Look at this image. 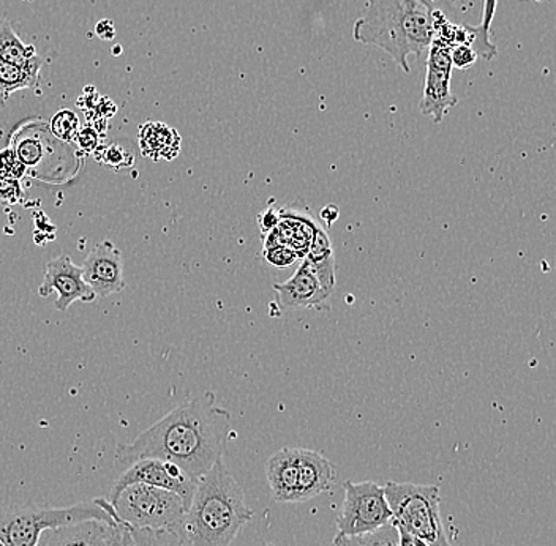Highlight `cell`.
Wrapping results in <instances>:
<instances>
[{
    "label": "cell",
    "instance_id": "obj_34",
    "mask_svg": "<svg viewBox=\"0 0 556 546\" xmlns=\"http://www.w3.org/2000/svg\"><path fill=\"white\" fill-rule=\"evenodd\" d=\"M96 34L102 40H113L116 37V27L110 20H102L97 23Z\"/></svg>",
    "mask_w": 556,
    "mask_h": 546
},
{
    "label": "cell",
    "instance_id": "obj_29",
    "mask_svg": "<svg viewBox=\"0 0 556 546\" xmlns=\"http://www.w3.org/2000/svg\"><path fill=\"white\" fill-rule=\"evenodd\" d=\"M116 523L111 526L110 535H108L106 546H135L134 535H131L130 528L114 515Z\"/></svg>",
    "mask_w": 556,
    "mask_h": 546
},
{
    "label": "cell",
    "instance_id": "obj_10",
    "mask_svg": "<svg viewBox=\"0 0 556 546\" xmlns=\"http://www.w3.org/2000/svg\"><path fill=\"white\" fill-rule=\"evenodd\" d=\"M51 292H58L55 299V308L59 312H67L70 305L75 302H93L97 299L96 292L86 283L83 277V269L67 255L54 257L48 261L45 269L43 283H41L38 294L41 297H48Z\"/></svg>",
    "mask_w": 556,
    "mask_h": 546
},
{
    "label": "cell",
    "instance_id": "obj_20",
    "mask_svg": "<svg viewBox=\"0 0 556 546\" xmlns=\"http://www.w3.org/2000/svg\"><path fill=\"white\" fill-rule=\"evenodd\" d=\"M40 72L41 65L17 67L0 61V103L5 104L17 90L34 89L40 81Z\"/></svg>",
    "mask_w": 556,
    "mask_h": 546
},
{
    "label": "cell",
    "instance_id": "obj_17",
    "mask_svg": "<svg viewBox=\"0 0 556 546\" xmlns=\"http://www.w3.org/2000/svg\"><path fill=\"white\" fill-rule=\"evenodd\" d=\"M139 151L152 162H172L180 154L182 138L163 122H148L139 128Z\"/></svg>",
    "mask_w": 556,
    "mask_h": 546
},
{
    "label": "cell",
    "instance_id": "obj_11",
    "mask_svg": "<svg viewBox=\"0 0 556 546\" xmlns=\"http://www.w3.org/2000/svg\"><path fill=\"white\" fill-rule=\"evenodd\" d=\"M86 283L97 299H106L125 288L124 259L119 249L110 240L97 243L81 266Z\"/></svg>",
    "mask_w": 556,
    "mask_h": 546
},
{
    "label": "cell",
    "instance_id": "obj_18",
    "mask_svg": "<svg viewBox=\"0 0 556 546\" xmlns=\"http://www.w3.org/2000/svg\"><path fill=\"white\" fill-rule=\"evenodd\" d=\"M304 259L311 264L313 272L321 281L323 288L332 295V292L336 291V255H333L332 240H330L328 229L323 228L321 223L313 234Z\"/></svg>",
    "mask_w": 556,
    "mask_h": 546
},
{
    "label": "cell",
    "instance_id": "obj_8",
    "mask_svg": "<svg viewBox=\"0 0 556 546\" xmlns=\"http://www.w3.org/2000/svg\"><path fill=\"white\" fill-rule=\"evenodd\" d=\"M452 47L434 38L427 52L426 86H424L420 113L432 117L434 124H441L451 107L458 103L457 97L452 93Z\"/></svg>",
    "mask_w": 556,
    "mask_h": 546
},
{
    "label": "cell",
    "instance_id": "obj_31",
    "mask_svg": "<svg viewBox=\"0 0 556 546\" xmlns=\"http://www.w3.org/2000/svg\"><path fill=\"white\" fill-rule=\"evenodd\" d=\"M281 220L280 208L267 207L258 215V223L261 232L264 236L269 234L270 231L277 228L278 223Z\"/></svg>",
    "mask_w": 556,
    "mask_h": 546
},
{
    "label": "cell",
    "instance_id": "obj_36",
    "mask_svg": "<svg viewBox=\"0 0 556 546\" xmlns=\"http://www.w3.org/2000/svg\"><path fill=\"white\" fill-rule=\"evenodd\" d=\"M0 546H5V544H3V542H2V541H0Z\"/></svg>",
    "mask_w": 556,
    "mask_h": 546
},
{
    "label": "cell",
    "instance_id": "obj_33",
    "mask_svg": "<svg viewBox=\"0 0 556 546\" xmlns=\"http://www.w3.org/2000/svg\"><path fill=\"white\" fill-rule=\"evenodd\" d=\"M340 208L339 205L328 204L319 211V220L325 223L326 226H332V223L339 220Z\"/></svg>",
    "mask_w": 556,
    "mask_h": 546
},
{
    "label": "cell",
    "instance_id": "obj_23",
    "mask_svg": "<svg viewBox=\"0 0 556 546\" xmlns=\"http://www.w3.org/2000/svg\"><path fill=\"white\" fill-rule=\"evenodd\" d=\"M50 130L52 137L64 144H70V142L76 141L79 134L78 116L72 110L59 111L50 122Z\"/></svg>",
    "mask_w": 556,
    "mask_h": 546
},
{
    "label": "cell",
    "instance_id": "obj_22",
    "mask_svg": "<svg viewBox=\"0 0 556 546\" xmlns=\"http://www.w3.org/2000/svg\"><path fill=\"white\" fill-rule=\"evenodd\" d=\"M330 546H399V530L394 523H389L370 534L354 537L337 534Z\"/></svg>",
    "mask_w": 556,
    "mask_h": 546
},
{
    "label": "cell",
    "instance_id": "obj_27",
    "mask_svg": "<svg viewBox=\"0 0 556 546\" xmlns=\"http://www.w3.org/2000/svg\"><path fill=\"white\" fill-rule=\"evenodd\" d=\"M27 168L21 162L15 149L7 148L0 151V177L7 179L21 180L26 174Z\"/></svg>",
    "mask_w": 556,
    "mask_h": 546
},
{
    "label": "cell",
    "instance_id": "obj_19",
    "mask_svg": "<svg viewBox=\"0 0 556 546\" xmlns=\"http://www.w3.org/2000/svg\"><path fill=\"white\" fill-rule=\"evenodd\" d=\"M0 61L17 65V67H34V65L43 64L35 47L24 43L9 23H3L0 26Z\"/></svg>",
    "mask_w": 556,
    "mask_h": 546
},
{
    "label": "cell",
    "instance_id": "obj_32",
    "mask_svg": "<svg viewBox=\"0 0 556 546\" xmlns=\"http://www.w3.org/2000/svg\"><path fill=\"white\" fill-rule=\"evenodd\" d=\"M21 194L23 191H21L20 180L0 177V200L16 201Z\"/></svg>",
    "mask_w": 556,
    "mask_h": 546
},
{
    "label": "cell",
    "instance_id": "obj_6",
    "mask_svg": "<svg viewBox=\"0 0 556 546\" xmlns=\"http://www.w3.org/2000/svg\"><path fill=\"white\" fill-rule=\"evenodd\" d=\"M117 518L135 530L179 532L186 517V500L168 490L134 483L122 490L113 500Z\"/></svg>",
    "mask_w": 556,
    "mask_h": 546
},
{
    "label": "cell",
    "instance_id": "obj_12",
    "mask_svg": "<svg viewBox=\"0 0 556 546\" xmlns=\"http://www.w3.org/2000/svg\"><path fill=\"white\" fill-rule=\"evenodd\" d=\"M278 305L281 309L312 308L328 312L330 294L313 272L311 264L302 259L301 266L290 280L274 284Z\"/></svg>",
    "mask_w": 556,
    "mask_h": 546
},
{
    "label": "cell",
    "instance_id": "obj_13",
    "mask_svg": "<svg viewBox=\"0 0 556 546\" xmlns=\"http://www.w3.org/2000/svg\"><path fill=\"white\" fill-rule=\"evenodd\" d=\"M280 212L281 220L274 231L266 234L264 245L290 246L304 259L319 221L312 217L308 207L298 208V203L285 205Z\"/></svg>",
    "mask_w": 556,
    "mask_h": 546
},
{
    "label": "cell",
    "instance_id": "obj_5",
    "mask_svg": "<svg viewBox=\"0 0 556 546\" xmlns=\"http://www.w3.org/2000/svg\"><path fill=\"white\" fill-rule=\"evenodd\" d=\"M386 499L392 510V523L432 546H450L440 513V488L412 482H388Z\"/></svg>",
    "mask_w": 556,
    "mask_h": 546
},
{
    "label": "cell",
    "instance_id": "obj_3",
    "mask_svg": "<svg viewBox=\"0 0 556 546\" xmlns=\"http://www.w3.org/2000/svg\"><path fill=\"white\" fill-rule=\"evenodd\" d=\"M252 518L241 485L218 461L198 482L177 534L189 546H231Z\"/></svg>",
    "mask_w": 556,
    "mask_h": 546
},
{
    "label": "cell",
    "instance_id": "obj_7",
    "mask_svg": "<svg viewBox=\"0 0 556 546\" xmlns=\"http://www.w3.org/2000/svg\"><path fill=\"white\" fill-rule=\"evenodd\" d=\"M391 507L386 499L384 486L377 482H345V497L342 510L337 517V534L354 535L370 534L392 523Z\"/></svg>",
    "mask_w": 556,
    "mask_h": 546
},
{
    "label": "cell",
    "instance_id": "obj_21",
    "mask_svg": "<svg viewBox=\"0 0 556 546\" xmlns=\"http://www.w3.org/2000/svg\"><path fill=\"white\" fill-rule=\"evenodd\" d=\"M496 3L498 0H484V10H482L481 24L478 27H472V50L478 52L479 58L485 61H492L498 54L495 45L490 40L492 35V23L495 17Z\"/></svg>",
    "mask_w": 556,
    "mask_h": 546
},
{
    "label": "cell",
    "instance_id": "obj_4",
    "mask_svg": "<svg viewBox=\"0 0 556 546\" xmlns=\"http://www.w3.org/2000/svg\"><path fill=\"white\" fill-rule=\"evenodd\" d=\"M87 520L116 523L113 504L108 499H92L70 507L37 504L0 507V541L5 546H38L45 531Z\"/></svg>",
    "mask_w": 556,
    "mask_h": 546
},
{
    "label": "cell",
    "instance_id": "obj_28",
    "mask_svg": "<svg viewBox=\"0 0 556 546\" xmlns=\"http://www.w3.org/2000/svg\"><path fill=\"white\" fill-rule=\"evenodd\" d=\"M452 67L468 69L478 61V52L472 50L471 45H455L451 51Z\"/></svg>",
    "mask_w": 556,
    "mask_h": 546
},
{
    "label": "cell",
    "instance_id": "obj_2",
    "mask_svg": "<svg viewBox=\"0 0 556 546\" xmlns=\"http://www.w3.org/2000/svg\"><path fill=\"white\" fill-rule=\"evenodd\" d=\"M451 13L452 0H368L353 37L357 43L384 51L408 73L409 55L419 59L429 52L438 23Z\"/></svg>",
    "mask_w": 556,
    "mask_h": 546
},
{
    "label": "cell",
    "instance_id": "obj_26",
    "mask_svg": "<svg viewBox=\"0 0 556 546\" xmlns=\"http://www.w3.org/2000/svg\"><path fill=\"white\" fill-rule=\"evenodd\" d=\"M264 261L276 269H287L301 259L293 249L287 245H263Z\"/></svg>",
    "mask_w": 556,
    "mask_h": 546
},
{
    "label": "cell",
    "instance_id": "obj_14",
    "mask_svg": "<svg viewBox=\"0 0 556 546\" xmlns=\"http://www.w3.org/2000/svg\"><path fill=\"white\" fill-rule=\"evenodd\" d=\"M298 452L299 493L298 503L311 500L332 490L337 468L321 452L295 448Z\"/></svg>",
    "mask_w": 556,
    "mask_h": 546
},
{
    "label": "cell",
    "instance_id": "obj_37",
    "mask_svg": "<svg viewBox=\"0 0 556 546\" xmlns=\"http://www.w3.org/2000/svg\"><path fill=\"white\" fill-rule=\"evenodd\" d=\"M450 546H452V545H450Z\"/></svg>",
    "mask_w": 556,
    "mask_h": 546
},
{
    "label": "cell",
    "instance_id": "obj_35",
    "mask_svg": "<svg viewBox=\"0 0 556 546\" xmlns=\"http://www.w3.org/2000/svg\"><path fill=\"white\" fill-rule=\"evenodd\" d=\"M399 530V546H432L427 544L422 538L416 537V535L409 534V532Z\"/></svg>",
    "mask_w": 556,
    "mask_h": 546
},
{
    "label": "cell",
    "instance_id": "obj_24",
    "mask_svg": "<svg viewBox=\"0 0 556 546\" xmlns=\"http://www.w3.org/2000/svg\"><path fill=\"white\" fill-rule=\"evenodd\" d=\"M130 531L134 535L135 546H189L174 531L135 530V528H130Z\"/></svg>",
    "mask_w": 556,
    "mask_h": 546
},
{
    "label": "cell",
    "instance_id": "obj_9",
    "mask_svg": "<svg viewBox=\"0 0 556 546\" xmlns=\"http://www.w3.org/2000/svg\"><path fill=\"white\" fill-rule=\"evenodd\" d=\"M134 483H144V485L156 486V488L168 490V492L176 493L186 500L187 507L190 506L193 499L194 490H197L198 482H193L179 468L169 461L156 460V458H144L127 466L121 478L116 480L113 488H111L110 503H113L122 490L127 488L128 485Z\"/></svg>",
    "mask_w": 556,
    "mask_h": 546
},
{
    "label": "cell",
    "instance_id": "obj_16",
    "mask_svg": "<svg viewBox=\"0 0 556 546\" xmlns=\"http://www.w3.org/2000/svg\"><path fill=\"white\" fill-rule=\"evenodd\" d=\"M113 524L99 520L79 521L41 534L38 546H106Z\"/></svg>",
    "mask_w": 556,
    "mask_h": 546
},
{
    "label": "cell",
    "instance_id": "obj_15",
    "mask_svg": "<svg viewBox=\"0 0 556 546\" xmlns=\"http://www.w3.org/2000/svg\"><path fill=\"white\" fill-rule=\"evenodd\" d=\"M266 475L277 503H298L299 472L295 448L285 447L274 454L267 460Z\"/></svg>",
    "mask_w": 556,
    "mask_h": 546
},
{
    "label": "cell",
    "instance_id": "obj_30",
    "mask_svg": "<svg viewBox=\"0 0 556 546\" xmlns=\"http://www.w3.org/2000/svg\"><path fill=\"white\" fill-rule=\"evenodd\" d=\"M79 149L85 151L86 154H92L97 149L100 148V137L93 128L87 127L79 130L78 137H76Z\"/></svg>",
    "mask_w": 556,
    "mask_h": 546
},
{
    "label": "cell",
    "instance_id": "obj_25",
    "mask_svg": "<svg viewBox=\"0 0 556 546\" xmlns=\"http://www.w3.org/2000/svg\"><path fill=\"white\" fill-rule=\"evenodd\" d=\"M99 162L106 165L108 168L114 169V172H122V169L131 168L135 165V154L130 149L122 145L121 142H114V144L102 149Z\"/></svg>",
    "mask_w": 556,
    "mask_h": 546
},
{
    "label": "cell",
    "instance_id": "obj_1",
    "mask_svg": "<svg viewBox=\"0 0 556 546\" xmlns=\"http://www.w3.org/2000/svg\"><path fill=\"white\" fill-rule=\"evenodd\" d=\"M232 416L217 406L212 391L194 396L142 431L130 444H121L116 465L156 458L179 466L193 482H200L218 461H224Z\"/></svg>",
    "mask_w": 556,
    "mask_h": 546
}]
</instances>
